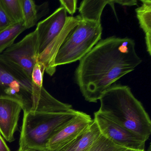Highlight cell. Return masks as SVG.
<instances>
[{
  "mask_svg": "<svg viewBox=\"0 0 151 151\" xmlns=\"http://www.w3.org/2000/svg\"><path fill=\"white\" fill-rule=\"evenodd\" d=\"M79 61L75 79L90 102H97L108 88L142 62L133 40L115 36L101 40Z\"/></svg>",
  "mask_w": 151,
  "mask_h": 151,
  "instance_id": "1",
  "label": "cell"
},
{
  "mask_svg": "<svg viewBox=\"0 0 151 151\" xmlns=\"http://www.w3.org/2000/svg\"><path fill=\"white\" fill-rule=\"evenodd\" d=\"M18 101L23 110L55 112L59 101L44 86L33 84L31 78L20 66L0 54V97Z\"/></svg>",
  "mask_w": 151,
  "mask_h": 151,
  "instance_id": "2",
  "label": "cell"
},
{
  "mask_svg": "<svg viewBox=\"0 0 151 151\" xmlns=\"http://www.w3.org/2000/svg\"><path fill=\"white\" fill-rule=\"evenodd\" d=\"M99 100L100 113L146 140L149 139L151 133L150 117L129 86L112 85Z\"/></svg>",
  "mask_w": 151,
  "mask_h": 151,
  "instance_id": "3",
  "label": "cell"
},
{
  "mask_svg": "<svg viewBox=\"0 0 151 151\" xmlns=\"http://www.w3.org/2000/svg\"><path fill=\"white\" fill-rule=\"evenodd\" d=\"M23 111L19 147L41 150L47 149V143L55 132L79 112L74 109L60 113Z\"/></svg>",
  "mask_w": 151,
  "mask_h": 151,
  "instance_id": "4",
  "label": "cell"
},
{
  "mask_svg": "<svg viewBox=\"0 0 151 151\" xmlns=\"http://www.w3.org/2000/svg\"><path fill=\"white\" fill-rule=\"evenodd\" d=\"M101 23L80 19L61 45L55 59L57 67L80 60L101 40Z\"/></svg>",
  "mask_w": 151,
  "mask_h": 151,
  "instance_id": "5",
  "label": "cell"
},
{
  "mask_svg": "<svg viewBox=\"0 0 151 151\" xmlns=\"http://www.w3.org/2000/svg\"><path fill=\"white\" fill-rule=\"evenodd\" d=\"M101 134L114 144L128 149L145 150L147 141L143 137L130 131L108 118L99 111L94 114Z\"/></svg>",
  "mask_w": 151,
  "mask_h": 151,
  "instance_id": "6",
  "label": "cell"
},
{
  "mask_svg": "<svg viewBox=\"0 0 151 151\" xmlns=\"http://www.w3.org/2000/svg\"><path fill=\"white\" fill-rule=\"evenodd\" d=\"M38 49V37L35 30L7 48L1 54L21 67L31 77L33 68L37 62Z\"/></svg>",
  "mask_w": 151,
  "mask_h": 151,
  "instance_id": "7",
  "label": "cell"
},
{
  "mask_svg": "<svg viewBox=\"0 0 151 151\" xmlns=\"http://www.w3.org/2000/svg\"><path fill=\"white\" fill-rule=\"evenodd\" d=\"M93 120L89 115L79 111L55 132L48 141L47 148L55 150L70 143L84 132Z\"/></svg>",
  "mask_w": 151,
  "mask_h": 151,
  "instance_id": "8",
  "label": "cell"
},
{
  "mask_svg": "<svg viewBox=\"0 0 151 151\" xmlns=\"http://www.w3.org/2000/svg\"><path fill=\"white\" fill-rule=\"evenodd\" d=\"M67 13L65 9L60 6L37 24L36 30L38 37L39 55L62 30L68 19Z\"/></svg>",
  "mask_w": 151,
  "mask_h": 151,
  "instance_id": "9",
  "label": "cell"
},
{
  "mask_svg": "<svg viewBox=\"0 0 151 151\" xmlns=\"http://www.w3.org/2000/svg\"><path fill=\"white\" fill-rule=\"evenodd\" d=\"M23 106L16 100L0 97V133L7 141H14L18 121Z\"/></svg>",
  "mask_w": 151,
  "mask_h": 151,
  "instance_id": "10",
  "label": "cell"
},
{
  "mask_svg": "<svg viewBox=\"0 0 151 151\" xmlns=\"http://www.w3.org/2000/svg\"><path fill=\"white\" fill-rule=\"evenodd\" d=\"M81 19L80 16L68 17L65 26L60 34L49 44L45 50L39 55L37 62L41 63L45 71L52 76L56 71L55 59L59 48L70 31L77 25Z\"/></svg>",
  "mask_w": 151,
  "mask_h": 151,
  "instance_id": "11",
  "label": "cell"
},
{
  "mask_svg": "<svg viewBox=\"0 0 151 151\" xmlns=\"http://www.w3.org/2000/svg\"><path fill=\"white\" fill-rule=\"evenodd\" d=\"M114 4L115 0H83L79 6V16L83 20L101 23V14L106 5H110L116 14Z\"/></svg>",
  "mask_w": 151,
  "mask_h": 151,
  "instance_id": "12",
  "label": "cell"
},
{
  "mask_svg": "<svg viewBox=\"0 0 151 151\" xmlns=\"http://www.w3.org/2000/svg\"><path fill=\"white\" fill-rule=\"evenodd\" d=\"M24 22L26 29L34 27L40 19L46 15L49 10V3L37 5L32 0H22Z\"/></svg>",
  "mask_w": 151,
  "mask_h": 151,
  "instance_id": "13",
  "label": "cell"
},
{
  "mask_svg": "<svg viewBox=\"0 0 151 151\" xmlns=\"http://www.w3.org/2000/svg\"><path fill=\"white\" fill-rule=\"evenodd\" d=\"M142 6L135 9L140 28L145 34L147 50L151 55V1L141 0Z\"/></svg>",
  "mask_w": 151,
  "mask_h": 151,
  "instance_id": "14",
  "label": "cell"
},
{
  "mask_svg": "<svg viewBox=\"0 0 151 151\" xmlns=\"http://www.w3.org/2000/svg\"><path fill=\"white\" fill-rule=\"evenodd\" d=\"M25 30L24 22H21L0 31V54L12 46L16 39Z\"/></svg>",
  "mask_w": 151,
  "mask_h": 151,
  "instance_id": "15",
  "label": "cell"
},
{
  "mask_svg": "<svg viewBox=\"0 0 151 151\" xmlns=\"http://www.w3.org/2000/svg\"><path fill=\"white\" fill-rule=\"evenodd\" d=\"M101 135L100 130L94 120L81 136L74 151H88Z\"/></svg>",
  "mask_w": 151,
  "mask_h": 151,
  "instance_id": "16",
  "label": "cell"
},
{
  "mask_svg": "<svg viewBox=\"0 0 151 151\" xmlns=\"http://www.w3.org/2000/svg\"><path fill=\"white\" fill-rule=\"evenodd\" d=\"M0 5L14 23L24 22L22 0H0Z\"/></svg>",
  "mask_w": 151,
  "mask_h": 151,
  "instance_id": "17",
  "label": "cell"
},
{
  "mask_svg": "<svg viewBox=\"0 0 151 151\" xmlns=\"http://www.w3.org/2000/svg\"><path fill=\"white\" fill-rule=\"evenodd\" d=\"M125 149L101 134L88 151H122Z\"/></svg>",
  "mask_w": 151,
  "mask_h": 151,
  "instance_id": "18",
  "label": "cell"
},
{
  "mask_svg": "<svg viewBox=\"0 0 151 151\" xmlns=\"http://www.w3.org/2000/svg\"><path fill=\"white\" fill-rule=\"evenodd\" d=\"M45 68L43 65L39 62L35 64L31 74V79L33 84L39 87L43 86V77Z\"/></svg>",
  "mask_w": 151,
  "mask_h": 151,
  "instance_id": "19",
  "label": "cell"
},
{
  "mask_svg": "<svg viewBox=\"0 0 151 151\" xmlns=\"http://www.w3.org/2000/svg\"><path fill=\"white\" fill-rule=\"evenodd\" d=\"M14 24L15 23L9 17L0 5V31L8 28Z\"/></svg>",
  "mask_w": 151,
  "mask_h": 151,
  "instance_id": "20",
  "label": "cell"
},
{
  "mask_svg": "<svg viewBox=\"0 0 151 151\" xmlns=\"http://www.w3.org/2000/svg\"><path fill=\"white\" fill-rule=\"evenodd\" d=\"M60 6L64 8L67 12L72 15L76 13L77 9L76 0H60Z\"/></svg>",
  "mask_w": 151,
  "mask_h": 151,
  "instance_id": "21",
  "label": "cell"
},
{
  "mask_svg": "<svg viewBox=\"0 0 151 151\" xmlns=\"http://www.w3.org/2000/svg\"><path fill=\"white\" fill-rule=\"evenodd\" d=\"M83 134L80 135V136H79V137H78L76 139H74L73 141L70 142V143L63 147L61 148L58 151H74L75 147H76V146L78 140L80 139Z\"/></svg>",
  "mask_w": 151,
  "mask_h": 151,
  "instance_id": "22",
  "label": "cell"
},
{
  "mask_svg": "<svg viewBox=\"0 0 151 151\" xmlns=\"http://www.w3.org/2000/svg\"><path fill=\"white\" fill-rule=\"evenodd\" d=\"M123 6H133L137 5V1L136 0H115V3Z\"/></svg>",
  "mask_w": 151,
  "mask_h": 151,
  "instance_id": "23",
  "label": "cell"
},
{
  "mask_svg": "<svg viewBox=\"0 0 151 151\" xmlns=\"http://www.w3.org/2000/svg\"><path fill=\"white\" fill-rule=\"evenodd\" d=\"M0 151H11L0 133Z\"/></svg>",
  "mask_w": 151,
  "mask_h": 151,
  "instance_id": "24",
  "label": "cell"
},
{
  "mask_svg": "<svg viewBox=\"0 0 151 151\" xmlns=\"http://www.w3.org/2000/svg\"><path fill=\"white\" fill-rule=\"evenodd\" d=\"M62 147H60V148H58V149L54 150H48V149L41 150V149H33V148H22V147H19V149H18V150L17 151H58Z\"/></svg>",
  "mask_w": 151,
  "mask_h": 151,
  "instance_id": "25",
  "label": "cell"
},
{
  "mask_svg": "<svg viewBox=\"0 0 151 151\" xmlns=\"http://www.w3.org/2000/svg\"><path fill=\"white\" fill-rule=\"evenodd\" d=\"M123 151H145V150H134V149H128L126 148Z\"/></svg>",
  "mask_w": 151,
  "mask_h": 151,
  "instance_id": "26",
  "label": "cell"
}]
</instances>
